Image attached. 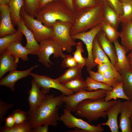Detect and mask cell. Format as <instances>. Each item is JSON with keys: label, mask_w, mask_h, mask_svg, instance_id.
<instances>
[{"label": "cell", "mask_w": 132, "mask_h": 132, "mask_svg": "<svg viewBox=\"0 0 132 132\" xmlns=\"http://www.w3.org/2000/svg\"><path fill=\"white\" fill-rule=\"evenodd\" d=\"M101 30L111 43H113L117 40L120 36V32L111 25L103 22Z\"/></svg>", "instance_id": "obj_32"}, {"label": "cell", "mask_w": 132, "mask_h": 132, "mask_svg": "<svg viewBox=\"0 0 132 132\" xmlns=\"http://www.w3.org/2000/svg\"><path fill=\"white\" fill-rule=\"evenodd\" d=\"M109 5L119 15L123 14L122 4L119 0H106Z\"/></svg>", "instance_id": "obj_42"}, {"label": "cell", "mask_w": 132, "mask_h": 132, "mask_svg": "<svg viewBox=\"0 0 132 132\" xmlns=\"http://www.w3.org/2000/svg\"><path fill=\"white\" fill-rule=\"evenodd\" d=\"M58 0H39L38 8L39 11L45 5L48 3Z\"/></svg>", "instance_id": "obj_48"}, {"label": "cell", "mask_w": 132, "mask_h": 132, "mask_svg": "<svg viewBox=\"0 0 132 132\" xmlns=\"http://www.w3.org/2000/svg\"><path fill=\"white\" fill-rule=\"evenodd\" d=\"M21 41H18L13 43L9 45L5 50L16 58H20L24 61H28V55H32V53L31 50L22 45Z\"/></svg>", "instance_id": "obj_22"}, {"label": "cell", "mask_w": 132, "mask_h": 132, "mask_svg": "<svg viewBox=\"0 0 132 132\" xmlns=\"http://www.w3.org/2000/svg\"><path fill=\"white\" fill-rule=\"evenodd\" d=\"M75 13V21L70 31L71 35L86 32L104 22L102 3L83 9Z\"/></svg>", "instance_id": "obj_3"}, {"label": "cell", "mask_w": 132, "mask_h": 132, "mask_svg": "<svg viewBox=\"0 0 132 132\" xmlns=\"http://www.w3.org/2000/svg\"><path fill=\"white\" fill-rule=\"evenodd\" d=\"M0 132H32V128L29 122L27 120L18 124H15L10 128L0 127Z\"/></svg>", "instance_id": "obj_34"}, {"label": "cell", "mask_w": 132, "mask_h": 132, "mask_svg": "<svg viewBox=\"0 0 132 132\" xmlns=\"http://www.w3.org/2000/svg\"><path fill=\"white\" fill-rule=\"evenodd\" d=\"M32 87L28 92L29 96L28 100L30 105V109L31 112L35 110L43 103L45 95L40 91V88L38 86L33 78L31 81Z\"/></svg>", "instance_id": "obj_16"}, {"label": "cell", "mask_w": 132, "mask_h": 132, "mask_svg": "<svg viewBox=\"0 0 132 132\" xmlns=\"http://www.w3.org/2000/svg\"><path fill=\"white\" fill-rule=\"evenodd\" d=\"M88 72L90 75L89 77L93 79L108 84L112 87L117 82H115L107 79L101 74L97 72H95L91 70Z\"/></svg>", "instance_id": "obj_39"}, {"label": "cell", "mask_w": 132, "mask_h": 132, "mask_svg": "<svg viewBox=\"0 0 132 132\" xmlns=\"http://www.w3.org/2000/svg\"><path fill=\"white\" fill-rule=\"evenodd\" d=\"M23 7L26 13L34 18L39 11V0H23Z\"/></svg>", "instance_id": "obj_36"}, {"label": "cell", "mask_w": 132, "mask_h": 132, "mask_svg": "<svg viewBox=\"0 0 132 132\" xmlns=\"http://www.w3.org/2000/svg\"><path fill=\"white\" fill-rule=\"evenodd\" d=\"M17 26L25 37L26 43L25 47L32 51V55H36L39 49V44L36 41L32 31L25 24L22 17Z\"/></svg>", "instance_id": "obj_19"}, {"label": "cell", "mask_w": 132, "mask_h": 132, "mask_svg": "<svg viewBox=\"0 0 132 132\" xmlns=\"http://www.w3.org/2000/svg\"><path fill=\"white\" fill-rule=\"evenodd\" d=\"M122 4L123 14L120 15L119 18L122 23H126L132 21V2Z\"/></svg>", "instance_id": "obj_37"}, {"label": "cell", "mask_w": 132, "mask_h": 132, "mask_svg": "<svg viewBox=\"0 0 132 132\" xmlns=\"http://www.w3.org/2000/svg\"><path fill=\"white\" fill-rule=\"evenodd\" d=\"M23 34L18 28L16 32L11 34L7 35L0 38V54L5 50L10 44L17 41L22 40Z\"/></svg>", "instance_id": "obj_28"}, {"label": "cell", "mask_w": 132, "mask_h": 132, "mask_svg": "<svg viewBox=\"0 0 132 132\" xmlns=\"http://www.w3.org/2000/svg\"><path fill=\"white\" fill-rule=\"evenodd\" d=\"M119 127L122 132H132V100L121 102Z\"/></svg>", "instance_id": "obj_13"}, {"label": "cell", "mask_w": 132, "mask_h": 132, "mask_svg": "<svg viewBox=\"0 0 132 132\" xmlns=\"http://www.w3.org/2000/svg\"><path fill=\"white\" fill-rule=\"evenodd\" d=\"M117 101H106L104 98L95 100L86 99L77 105L75 115L85 118L89 122L97 121L100 118H105L107 116L105 111Z\"/></svg>", "instance_id": "obj_4"}, {"label": "cell", "mask_w": 132, "mask_h": 132, "mask_svg": "<svg viewBox=\"0 0 132 132\" xmlns=\"http://www.w3.org/2000/svg\"><path fill=\"white\" fill-rule=\"evenodd\" d=\"M11 0H0V4H8Z\"/></svg>", "instance_id": "obj_50"}, {"label": "cell", "mask_w": 132, "mask_h": 132, "mask_svg": "<svg viewBox=\"0 0 132 132\" xmlns=\"http://www.w3.org/2000/svg\"><path fill=\"white\" fill-rule=\"evenodd\" d=\"M19 58H16L6 50L0 54V78H2L7 72L16 70Z\"/></svg>", "instance_id": "obj_18"}, {"label": "cell", "mask_w": 132, "mask_h": 132, "mask_svg": "<svg viewBox=\"0 0 132 132\" xmlns=\"http://www.w3.org/2000/svg\"><path fill=\"white\" fill-rule=\"evenodd\" d=\"M119 72L121 77L124 92L130 100H132V69L129 67Z\"/></svg>", "instance_id": "obj_25"}, {"label": "cell", "mask_w": 132, "mask_h": 132, "mask_svg": "<svg viewBox=\"0 0 132 132\" xmlns=\"http://www.w3.org/2000/svg\"><path fill=\"white\" fill-rule=\"evenodd\" d=\"M39 65H36L29 68L23 71L15 70L10 71L5 77L1 79L0 85L4 86L10 88L11 90L14 91L15 85L16 82L20 79L30 75L32 71Z\"/></svg>", "instance_id": "obj_14"}, {"label": "cell", "mask_w": 132, "mask_h": 132, "mask_svg": "<svg viewBox=\"0 0 132 132\" xmlns=\"http://www.w3.org/2000/svg\"><path fill=\"white\" fill-rule=\"evenodd\" d=\"M62 84L74 93L87 90L86 81L82 76L78 77Z\"/></svg>", "instance_id": "obj_29"}, {"label": "cell", "mask_w": 132, "mask_h": 132, "mask_svg": "<svg viewBox=\"0 0 132 132\" xmlns=\"http://www.w3.org/2000/svg\"><path fill=\"white\" fill-rule=\"evenodd\" d=\"M71 112L66 108H65L63 113L60 118V121L68 128H78L84 130L86 132H102L104 131L101 125L90 124L82 119L77 118Z\"/></svg>", "instance_id": "obj_10"}, {"label": "cell", "mask_w": 132, "mask_h": 132, "mask_svg": "<svg viewBox=\"0 0 132 132\" xmlns=\"http://www.w3.org/2000/svg\"><path fill=\"white\" fill-rule=\"evenodd\" d=\"M76 49L73 53V57L76 62L78 66L81 69L86 64L88 58L83 57L82 53L84 52L82 47V43L79 42L77 43Z\"/></svg>", "instance_id": "obj_35"}, {"label": "cell", "mask_w": 132, "mask_h": 132, "mask_svg": "<svg viewBox=\"0 0 132 132\" xmlns=\"http://www.w3.org/2000/svg\"><path fill=\"white\" fill-rule=\"evenodd\" d=\"M30 75L34 79L38 86L41 88V92L44 94L48 92L51 88H54L60 91L62 95L69 96L74 94L67 89L56 79H53L46 75H41L31 73Z\"/></svg>", "instance_id": "obj_11"}, {"label": "cell", "mask_w": 132, "mask_h": 132, "mask_svg": "<svg viewBox=\"0 0 132 132\" xmlns=\"http://www.w3.org/2000/svg\"><path fill=\"white\" fill-rule=\"evenodd\" d=\"M130 68L132 69V50L130 51L127 55Z\"/></svg>", "instance_id": "obj_49"}, {"label": "cell", "mask_w": 132, "mask_h": 132, "mask_svg": "<svg viewBox=\"0 0 132 132\" xmlns=\"http://www.w3.org/2000/svg\"><path fill=\"white\" fill-rule=\"evenodd\" d=\"M28 111H22L19 109H17L12 112L15 124H18L27 120Z\"/></svg>", "instance_id": "obj_38"}, {"label": "cell", "mask_w": 132, "mask_h": 132, "mask_svg": "<svg viewBox=\"0 0 132 132\" xmlns=\"http://www.w3.org/2000/svg\"><path fill=\"white\" fill-rule=\"evenodd\" d=\"M113 43L117 56V61L114 67L119 72L122 70L129 68V66L125 48L119 43L118 40Z\"/></svg>", "instance_id": "obj_24"}, {"label": "cell", "mask_w": 132, "mask_h": 132, "mask_svg": "<svg viewBox=\"0 0 132 132\" xmlns=\"http://www.w3.org/2000/svg\"><path fill=\"white\" fill-rule=\"evenodd\" d=\"M92 54L94 61L95 63L97 64L98 63L101 62L108 64L111 66L113 72L118 77L122 80L121 76L120 73L115 69L107 55L100 47L96 36L93 41Z\"/></svg>", "instance_id": "obj_20"}, {"label": "cell", "mask_w": 132, "mask_h": 132, "mask_svg": "<svg viewBox=\"0 0 132 132\" xmlns=\"http://www.w3.org/2000/svg\"><path fill=\"white\" fill-rule=\"evenodd\" d=\"M79 76H82L81 69L77 66L68 68L56 79L59 82L62 84Z\"/></svg>", "instance_id": "obj_30"}, {"label": "cell", "mask_w": 132, "mask_h": 132, "mask_svg": "<svg viewBox=\"0 0 132 132\" xmlns=\"http://www.w3.org/2000/svg\"><path fill=\"white\" fill-rule=\"evenodd\" d=\"M0 38L7 35L12 34L17 30L15 28L12 22L9 4H0Z\"/></svg>", "instance_id": "obj_12"}, {"label": "cell", "mask_w": 132, "mask_h": 132, "mask_svg": "<svg viewBox=\"0 0 132 132\" xmlns=\"http://www.w3.org/2000/svg\"><path fill=\"white\" fill-rule=\"evenodd\" d=\"M78 66L73 56L69 55H66L62 61L61 67L62 68H70Z\"/></svg>", "instance_id": "obj_41"}, {"label": "cell", "mask_w": 132, "mask_h": 132, "mask_svg": "<svg viewBox=\"0 0 132 132\" xmlns=\"http://www.w3.org/2000/svg\"><path fill=\"white\" fill-rule=\"evenodd\" d=\"M120 32L121 45L126 50L127 53L132 50V21L122 23Z\"/></svg>", "instance_id": "obj_23"}, {"label": "cell", "mask_w": 132, "mask_h": 132, "mask_svg": "<svg viewBox=\"0 0 132 132\" xmlns=\"http://www.w3.org/2000/svg\"><path fill=\"white\" fill-rule=\"evenodd\" d=\"M121 101L117 100L116 102L110 107L105 111L108 119L107 121L99 124L100 125L108 126L112 132H119L117 118L118 115L120 114Z\"/></svg>", "instance_id": "obj_15"}, {"label": "cell", "mask_w": 132, "mask_h": 132, "mask_svg": "<svg viewBox=\"0 0 132 132\" xmlns=\"http://www.w3.org/2000/svg\"><path fill=\"white\" fill-rule=\"evenodd\" d=\"M120 2L122 4L132 2V0H119Z\"/></svg>", "instance_id": "obj_51"}, {"label": "cell", "mask_w": 132, "mask_h": 132, "mask_svg": "<svg viewBox=\"0 0 132 132\" xmlns=\"http://www.w3.org/2000/svg\"><path fill=\"white\" fill-rule=\"evenodd\" d=\"M20 15L25 24L32 31L38 43L52 37L53 31V27L49 28L45 26L37 19L28 14L25 12L23 6L21 9Z\"/></svg>", "instance_id": "obj_8"}, {"label": "cell", "mask_w": 132, "mask_h": 132, "mask_svg": "<svg viewBox=\"0 0 132 132\" xmlns=\"http://www.w3.org/2000/svg\"><path fill=\"white\" fill-rule=\"evenodd\" d=\"M5 125L3 127L6 128H10L13 127L15 124V121L13 115H9L5 119Z\"/></svg>", "instance_id": "obj_44"}, {"label": "cell", "mask_w": 132, "mask_h": 132, "mask_svg": "<svg viewBox=\"0 0 132 132\" xmlns=\"http://www.w3.org/2000/svg\"><path fill=\"white\" fill-rule=\"evenodd\" d=\"M8 4L13 24L17 25L21 18L20 12L24 6L23 0H11Z\"/></svg>", "instance_id": "obj_27"}, {"label": "cell", "mask_w": 132, "mask_h": 132, "mask_svg": "<svg viewBox=\"0 0 132 132\" xmlns=\"http://www.w3.org/2000/svg\"><path fill=\"white\" fill-rule=\"evenodd\" d=\"M40 49L36 55L38 58V61L47 68H50L54 64L49 57L53 54L54 58L60 57L63 59L66 54L63 52L61 46L54 39L50 38L44 40L39 43Z\"/></svg>", "instance_id": "obj_5"}, {"label": "cell", "mask_w": 132, "mask_h": 132, "mask_svg": "<svg viewBox=\"0 0 132 132\" xmlns=\"http://www.w3.org/2000/svg\"><path fill=\"white\" fill-rule=\"evenodd\" d=\"M13 106L12 104L7 103L0 99V127L5 119V116L8 110Z\"/></svg>", "instance_id": "obj_40"}, {"label": "cell", "mask_w": 132, "mask_h": 132, "mask_svg": "<svg viewBox=\"0 0 132 132\" xmlns=\"http://www.w3.org/2000/svg\"><path fill=\"white\" fill-rule=\"evenodd\" d=\"M123 85L122 81L118 82L112 87L111 90H107L104 98L105 100L108 101L112 99L116 100L117 98L130 100L124 92Z\"/></svg>", "instance_id": "obj_26"}, {"label": "cell", "mask_w": 132, "mask_h": 132, "mask_svg": "<svg viewBox=\"0 0 132 132\" xmlns=\"http://www.w3.org/2000/svg\"><path fill=\"white\" fill-rule=\"evenodd\" d=\"M105 0H100L102 3Z\"/></svg>", "instance_id": "obj_53"}, {"label": "cell", "mask_w": 132, "mask_h": 132, "mask_svg": "<svg viewBox=\"0 0 132 132\" xmlns=\"http://www.w3.org/2000/svg\"><path fill=\"white\" fill-rule=\"evenodd\" d=\"M103 22L90 29V30L71 35L74 40L79 39L82 41L86 46L88 52V61L86 64V69L88 72L97 65L94 60L92 54V47L94 40L97 34L101 30Z\"/></svg>", "instance_id": "obj_9"}, {"label": "cell", "mask_w": 132, "mask_h": 132, "mask_svg": "<svg viewBox=\"0 0 132 132\" xmlns=\"http://www.w3.org/2000/svg\"><path fill=\"white\" fill-rule=\"evenodd\" d=\"M48 125H40L35 127L32 129V132H48Z\"/></svg>", "instance_id": "obj_46"}, {"label": "cell", "mask_w": 132, "mask_h": 132, "mask_svg": "<svg viewBox=\"0 0 132 132\" xmlns=\"http://www.w3.org/2000/svg\"><path fill=\"white\" fill-rule=\"evenodd\" d=\"M62 95L55 96L46 94L42 104L34 111L28 110L27 121L33 128L40 125H48L56 127L60 121L59 109L63 103Z\"/></svg>", "instance_id": "obj_1"}, {"label": "cell", "mask_w": 132, "mask_h": 132, "mask_svg": "<svg viewBox=\"0 0 132 132\" xmlns=\"http://www.w3.org/2000/svg\"><path fill=\"white\" fill-rule=\"evenodd\" d=\"M130 119L132 121V116H131L130 117Z\"/></svg>", "instance_id": "obj_52"}, {"label": "cell", "mask_w": 132, "mask_h": 132, "mask_svg": "<svg viewBox=\"0 0 132 132\" xmlns=\"http://www.w3.org/2000/svg\"><path fill=\"white\" fill-rule=\"evenodd\" d=\"M73 24L70 22L57 21L53 27L51 38L60 45L63 51L68 53L71 52L73 46H76L77 44L72 38L70 33V29Z\"/></svg>", "instance_id": "obj_6"}, {"label": "cell", "mask_w": 132, "mask_h": 132, "mask_svg": "<svg viewBox=\"0 0 132 132\" xmlns=\"http://www.w3.org/2000/svg\"><path fill=\"white\" fill-rule=\"evenodd\" d=\"M101 74L107 79L115 82L122 81V80L118 77L111 70H109Z\"/></svg>", "instance_id": "obj_43"}, {"label": "cell", "mask_w": 132, "mask_h": 132, "mask_svg": "<svg viewBox=\"0 0 132 132\" xmlns=\"http://www.w3.org/2000/svg\"><path fill=\"white\" fill-rule=\"evenodd\" d=\"M96 37L100 47L109 58L111 63L114 66L117 61V56L114 46L101 30L97 34Z\"/></svg>", "instance_id": "obj_17"}, {"label": "cell", "mask_w": 132, "mask_h": 132, "mask_svg": "<svg viewBox=\"0 0 132 132\" xmlns=\"http://www.w3.org/2000/svg\"><path fill=\"white\" fill-rule=\"evenodd\" d=\"M36 17L45 26L52 28L57 21L70 22L74 24L75 13L58 0L45 5L39 10Z\"/></svg>", "instance_id": "obj_2"}, {"label": "cell", "mask_w": 132, "mask_h": 132, "mask_svg": "<svg viewBox=\"0 0 132 132\" xmlns=\"http://www.w3.org/2000/svg\"><path fill=\"white\" fill-rule=\"evenodd\" d=\"M97 64V72L101 74L109 70H111L112 71L111 66L108 64L99 62Z\"/></svg>", "instance_id": "obj_45"}, {"label": "cell", "mask_w": 132, "mask_h": 132, "mask_svg": "<svg viewBox=\"0 0 132 132\" xmlns=\"http://www.w3.org/2000/svg\"><path fill=\"white\" fill-rule=\"evenodd\" d=\"M107 90L100 89L93 91H83L69 96L62 95L61 100L65 104L66 108L71 112H75L77 105L81 101L87 99L93 100L104 98Z\"/></svg>", "instance_id": "obj_7"}, {"label": "cell", "mask_w": 132, "mask_h": 132, "mask_svg": "<svg viewBox=\"0 0 132 132\" xmlns=\"http://www.w3.org/2000/svg\"><path fill=\"white\" fill-rule=\"evenodd\" d=\"M87 90L88 91H96L103 89L107 90H111L112 87L104 83L94 80L89 77H87L86 80Z\"/></svg>", "instance_id": "obj_31"}, {"label": "cell", "mask_w": 132, "mask_h": 132, "mask_svg": "<svg viewBox=\"0 0 132 132\" xmlns=\"http://www.w3.org/2000/svg\"><path fill=\"white\" fill-rule=\"evenodd\" d=\"M102 3L104 22L117 30L121 22L120 20V15L109 5L106 0Z\"/></svg>", "instance_id": "obj_21"}, {"label": "cell", "mask_w": 132, "mask_h": 132, "mask_svg": "<svg viewBox=\"0 0 132 132\" xmlns=\"http://www.w3.org/2000/svg\"><path fill=\"white\" fill-rule=\"evenodd\" d=\"M102 3L100 0H73L75 12L83 9L98 6Z\"/></svg>", "instance_id": "obj_33"}, {"label": "cell", "mask_w": 132, "mask_h": 132, "mask_svg": "<svg viewBox=\"0 0 132 132\" xmlns=\"http://www.w3.org/2000/svg\"><path fill=\"white\" fill-rule=\"evenodd\" d=\"M67 6L70 10L75 12L73 4V0H58Z\"/></svg>", "instance_id": "obj_47"}]
</instances>
